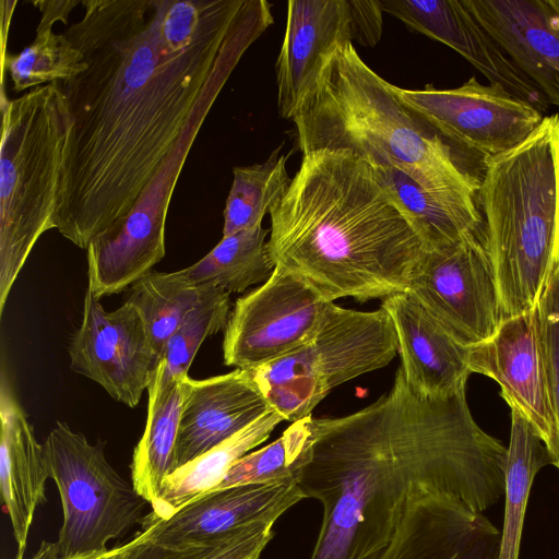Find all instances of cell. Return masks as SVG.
<instances>
[{
  "mask_svg": "<svg viewBox=\"0 0 559 559\" xmlns=\"http://www.w3.org/2000/svg\"><path fill=\"white\" fill-rule=\"evenodd\" d=\"M352 40L372 47L382 35V7L379 0H348Z\"/></svg>",
  "mask_w": 559,
  "mask_h": 559,
  "instance_id": "cell-35",
  "label": "cell"
},
{
  "mask_svg": "<svg viewBox=\"0 0 559 559\" xmlns=\"http://www.w3.org/2000/svg\"><path fill=\"white\" fill-rule=\"evenodd\" d=\"M501 531L445 496L417 495L380 559H497Z\"/></svg>",
  "mask_w": 559,
  "mask_h": 559,
  "instance_id": "cell-20",
  "label": "cell"
},
{
  "mask_svg": "<svg viewBox=\"0 0 559 559\" xmlns=\"http://www.w3.org/2000/svg\"><path fill=\"white\" fill-rule=\"evenodd\" d=\"M284 418L270 409L230 438L173 471L143 521L165 520L193 499L214 490L229 468L264 442Z\"/></svg>",
  "mask_w": 559,
  "mask_h": 559,
  "instance_id": "cell-23",
  "label": "cell"
},
{
  "mask_svg": "<svg viewBox=\"0 0 559 559\" xmlns=\"http://www.w3.org/2000/svg\"><path fill=\"white\" fill-rule=\"evenodd\" d=\"M468 368L496 381L500 395L534 427L551 462L558 432L551 406L536 306L506 318L484 342L469 346Z\"/></svg>",
  "mask_w": 559,
  "mask_h": 559,
  "instance_id": "cell-14",
  "label": "cell"
},
{
  "mask_svg": "<svg viewBox=\"0 0 559 559\" xmlns=\"http://www.w3.org/2000/svg\"><path fill=\"white\" fill-rule=\"evenodd\" d=\"M511 409L510 441L504 471V516L497 559H519L531 487L540 468L552 464L549 452L532 426Z\"/></svg>",
  "mask_w": 559,
  "mask_h": 559,
  "instance_id": "cell-26",
  "label": "cell"
},
{
  "mask_svg": "<svg viewBox=\"0 0 559 559\" xmlns=\"http://www.w3.org/2000/svg\"><path fill=\"white\" fill-rule=\"evenodd\" d=\"M409 28L451 47L481 72L543 114L548 102L496 39L472 14L464 0H379Z\"/></svg>",
  "mask_w": 559,
  "mask_h": 559,
  "instance_id": "cell-16",
  "label": "cell"
},
{
  "mask_svg": "<svg viewBox=\"0 0 559 559\" xmlns=\"http://www.w3.org/2000/svg\"><path fill=\"white\" fill-rule=\"evenodd\" d=\"M557 559H559V558H557Z\"/></svg>",
  "mask_w": 559,
  "mask_h": 559,
  "instance_id": "cell-41",
  "label": "cell"
},
{
  "mask_svg": "<svg viewBox=\"0 0 559 559\" xmlns=\"http://www.w3.org/2000/svg\"><path fill=\"white\" fill-rule=\"evenodd\" d=\"M548 2L559 20V0H548Z\"/></svg>",
  "mask_w": 559,
  "mask_h": 559,
  "instance_id": "cell-40",
  "label": "cell"
},
{
  "mask_svg": "<svg viewBox=\"0 0 559 559\" xmlns=\"http://www.w3.org/2000/svg\"><path fill=\"white\" fill-rule=\"evenodd\" d=\"M370 164L412 223L426 250L445 247L484 229V223L476 224L453 213L397 167Z\"/></svg>",
  "mask_w": 559,
  "mask_h": 559,
  "instance_id": "cell-27",
  "label": "cell"
},
{
  "mask_svg": "<svg viewBox=\"0 0 559 559\" xmlns=\"http://www.w3.org/2000/svg\"><path fill=\"white\" fill-rule=\"evenodd\" d=\"M121 547L107 548L102 552L72 559H120Z\"/></svg>",
  "mask_w": 559,
  "mask_h": 559,
  "instance_id": "cell-39",
  "label": "cell"
},
{
  "mask_svg": "<svg viewBox=\"0 0 559 559\" xmlns=\"http://www.w3.org/2000/svg\"><path fill=\"white\" fill-rule=\"evenodd\" d=\"M32 3L38 7L41 12V17L36 29V32H41L51 29L52 24L57 21L67 24L70 12L81 2L76 0H41L33 1Z\"/></svg>",
  "mask_w": 559,
  "mask_h": 559,
  "instance_id": "cell-36",
  "label": "cell"
},
{
  "mask_svg": "<svg viewBox=\"0 0 559 559\" xmlns=\"http://www.w3.org/2000/svg\"><path fill=\"white\" fill-rule=\"evenodd\" d=\"M272 522L248 525L210 543L168 547L141 538L138 534L121 545L120 559H259L274 537Z\"/></svg>",
  "mask_w": 559,
  "mask_h": 559,
  "instance_id": "cell-32",
  "label": "cell"
},
{
  "mask_svg": "<svg viewBox=\"0 0 559 559\" xmlns=\"http://www.w3.org/2000/svg\"><path fill=\"white\" fill-rule=\"evenodd\" d=\"M269 253L324 301L407 292L426 248L371 164L345 150L304 154L271 207Z\"/></svg>",
  "mask_w": 559,
  "mask_h": 559,
  "instance_id": "cell-3",
  "label": "cell"
},
{
  "mask_svg": "<svg viewBox=\"0 0 559 559\" xmlns=\"http://www.w3.org/2000/svg\"><path fill=\"white\" fill-rule=\"evenodd\" d=\"M230 314L229 293L213 288L183 317L167 341L157 369L165 377L188 376L204 340L225 330Z\"/></svg>",
  "mask_w": 559,
  "mask_h": 559,
  "instance_id": "cell-33",
  "label": "cell"
},
{
  "mask_svg": "<svg viewBox=\"0 0 559 559\" xmlns=\"http://www.w3.org/2000/svg\"><path fill=\"white\" fill-rule=\"evenodd\" d=\"M536 308L548 392L558 432L552 465L559 469V262L555 266Z\"/></svg>",
  "mask_w": 559,
  "mask_h": 559,
  "instance_id": "cell-34",
  "label": "cell"
},
{
  "mask_svg": "<svg viewBox=\"0 0 559 559\" xmlns=\"http://www.w3.org/2000/svg\"><path fill=\"white\" fill-rule=\"evenodd\" d=\"M269 231L260 225L223 236L206 255L176 274L188 285L216 287L229 294L266 282L275 269L265 241Z\"/></svg>",
  "mask_w": 559,
  "mask_h": 559,
  "instance_id": "cell-25",
  "label": "cell"
},
{
  "mask_svg": "<svg viewBox=\"0 0 559 559\" xmlns=\"http://www.w3.org/2000/svg\"><path fill=\"white\" fill-rule=\"evenodd\" d=\"M186 377H165L156 369L147 388L145 429L134 449L130 468L134 489L150 504L173 471Z\"/></svg>",
  "mask_w": 559,
  "mask_h": 559,
  "instance_id": "cell-24",
  "label": "cell"
},
{
  "mask_svg": "<svg viewBox=\"0 0 559 559\" xmlns=\"http://www.w3.org/2000/svg\"><path fill=\"white\" fill-rule=\"evenodd\" d=\"M312 444L313 417L310 415L292 423L274 442L239 459L215 489L297 479L310 459Z\"/></svg>",
  "mask_w": 559,
  "mask_h": 559,
  "instance_id": "cell-30",
  "label": "cell"
},
{
  "mask_svg": "<svg viewBox=\"0 0 559 559\" xmlns=\"http://www.w3.org/2000/svg\"><path fill=\"white\" fill-rule=\"evenodd\" d=\"M270 409L250 370L236 368L202 380L186 377L173 471L230 438Z\"/></svg>",
  "mask_w": 559,
  "mask_h": 559,
  "instance_id": "cell-18",
  "label": "cell"
},
{
  "mask_svg": "<svg viewBox=\"0 0 559 559\" xmlns=\"http://www.w3.org/2000/svg\"><path fill=\"white\" fill-rule=\"evenodd\" d=\"M293 121L302 154L345 150L393 165L453 213L484 223L477 205L484 170L414 114L352 43L336 50Z\"/></svg>",
  "mask_w": 559,
  "mask_h": 559,
  "instance_id": "cell-4",
  "label": "cell"
},
{
  "mask_svg": "<svg viewBox=\"0 0 559 559\" xmlns=\"http://www.w3.org/2000/svg\"><path fill=\"white\" fill-rule=\"evenodd\" d=\"M276 148L267 160L235 167L234 179L224 210L223 236L261 225L266 213L287 190L290 178L286 155Z\"/></svg>",
  "mask_w": 559,
  "mask_h": 559,
  "instance_id": "cell-28",
  "label": "cell"
},
{
  "mask_svg": "<svg viewBox=\"0 0 559 559\" xmlns=\"http://www.w3.org/2000/svg\"><path fill=\"white\" fill-rule=\"evenodd\" d=\"M64 31L87 68L60 82L71 115L55 225L87 249L124 218L199 99L273 23L265 0H84Z\"/></svg>",
  "mask_w": 559,
  "mask_h": 559,
  "instance_id": "cell-1",
  "label": "cell"
},
{
  "mask_svg": "<svg viewBox=\"0 0 559 559\" xmlns=\"http://www.w3.org/2000/svg\"><path fill=\"white\" fill-rule=\"evenodd\" d=\"M328 304L276 264L264 284L236 300L224 330V364L252 370L297 350L317 333Z\"/></svg>",
  "mask_w": 559,
  "mask_h": 559,
  "instance_id": "cell-11",
  "label": "cell"
},
{
  "mask_svg": "<svg viewBox=\"0 0 559 559\" xmlns=\"http://www.w3.org/2000/svg\"><path fill=\"white\" fill-rule=\"evenodd\" d=\"M352 43L348 0H290L276 61L277 106L293 119L336 50Z\"/></svg>",
  "mask_w": 559,
  "mask_h": 559,
  "instance_id": "cell-17",
  "label": "cell"
},
{
  "mask_svg": "<svg viewBox=\"0 0 559 559\" xmlns=\"http://www.w3.org/2000/svg\"><path fill=\"white\" fill-rule=\"evenodd\" d=\"M399 354L389 313L329 302L314 336L302 347L252 369L266 402L284 420L297 421L337 385L388 366Z\"/></svg>",
  "mask_w": 559,
  "mask_h": 559,
  "instance_id": "cell-7",
  "label": "cell"
},
{
  "mask_svg": "<svg viewBox=\"0 0 559 559\" xmlns=\"http://www.w3.org/2000/svg\"><path fill=\"white\" fill-rule=\"evenodd\" d=\"M213 288L216 287L188 285L176 272L154 270L131 286L127 300L140 310L159 361L167 341L186 313Z\"/></svg>",
  "mask_w": 559,
  "mask_h": 559,
  "instance_id": "cell-29",
  "label": "cell"
},
{
  "mask_svg": "<svg viewBox=\"0 0 559 559\" xmlns=\"http://www.w3.org/2000/svg\"><path fill=\"white\" fill-rule=\"evenodd\" d=\"M0 484L17 555L24 556L37 507L45 500L48 463L32 425L17 403L5 373L0 384Z\"/></svg>",
  "mask_w": 559,
  "mask_h": 559,
  "instance_id": "cell-22",
  "label": "cell"
},
{
  "mask_svg": "<svg viewBox=\"0 0 559 559\" xmlns=\"http://www.w3.org/2000/svg\"><path fill=\"white\" fill-rule=\"evenodd\" d=\"M507 448L474 420L466 388L417 394L401 370L391 390L338 418H313L311 455L297 476L323 507L309 559H380L411 500L439 495L483 513L504 495Z\"/></svg>",
  "mask_w": 559,
  "mask_h": 559,
  "instance_id": "cell-2",
  "label": "cell"
},
{
  "mask_svg": "<svg viewBox=\"0 0 559 559\" xmlns=\"http://www.w3.org/2000/svg\"><path fill=\"white\" fill-rule=\"evenodd\" d=\"M0 148V313L38 238L56 228L71 128L60 82L15 99L2 93Z\"/></svg>",
  "mask_w": 559,
  "mask_h": 559,
  "instance_id": "cell-6",
  "label": "cell"
},
{
  "mask_svg": "<svg viewBox=\"0 0 559 559\" xmlns=\"http://www.w3.org/2000/svg\"><path fill=\"white\" fill-rule=\"evenodd\" d=\"M477 205L502 318L533 309L559 262V112L485 162Z\"/></svg>",
  "mask_w": 559,
  "mask_h": 559,
  "instance_id": "cell-5",
  "label": "cell"
},
{
  "mask_svg": "<svg viewBox=\"0 0 559 559\" xmlns=\"http://www.w3.org/2000/svg\"><path fill=\"white\" fill-rule=\"evenodd\" d=\"M401 100L454 148L481 165L522 144L542 123L543 112L500 83L420 90L394 85Z\"/></svg>",
  "mask_w": 559,
  "mask_h": 559,
  "instance_id": "cell-10",
  "label": "cell"
},
{
  "mask_svg": "<svg viewBox=\"0 0 559 559\" xmlns=\"http://www.w3.org/2000/svg\"><path fill=\"white\" fill-rule=\"evenodd\" d=\"M16 1L1 0V35H2V56L4 57L5 40L10 27L12 14L14 12Z\"/></svg>",
  "mask_w": 559,
  "mask_h": 559,
  "instance_id": "cell-37",
  "label": "cell"
},
{
  "mask_svg": "<svg viewBox=\"0 0 559 559\" xmlns=\"http://www.w3.org/2000/svg\"><path fill=\"white\" fill-rule=\"evenodd\" d=\"M231 73L204 91L177 142L144 187L130 213L88 245L87 288L99 299L118 294L165 255V223L171 194L189 151Z\"/></svg>",
  "mask_w": 559,
  "mask_h": 559,
  "instance_id": "cell-9",
  "label": "cell"
},
{
  "mask_svg": "<svg viewBox=\"0 0 559 559\" xmlns=\"http://www.w3.org/2000/svg\"><path fill=\"white\" fill-rule=\"evenodd\" d=\"M69 357L74 372L95 381L129 407L138 405L159 365L140 310L127 300L107 311L88 288Z\"/></svg>",
  "mask_w": 559,
  "mask_h": 559,
  "instance_id": "cell-13",
  "label": "cell"
},
{
  "mask_svg": "<svg viewBox=\"0 0 559 559\" xmlns=\"http://www.w3.org/2000/svg\"><path fill=\"white\" fill-rule=\"evenodd\" d=\"M395 328L401 370L407 384L428 399L466 388L469 346L459 342L411 293L382 299Z\"/></svg>",
  "mask_w": 559,
  "mask_h": 559,
  "instance_id": "cell-19",
  "label": "cell"
},
{
  "mask_svg": "<svg viewBox=\"0 0 559 559\" xmlns=\"http://www.w3.org/2000/svg\"><path fill=\"white\" fill-rule=\"evenodd\" d=\"M15 559H24V556L16 555ZM29 559H59L57 544L43 540Z\"/></svg>",
  "mask_w": 559,
  "mask_h": 559,
  "instance_id": "cell-38",
  "label": "cell"
},
{
  "mask_svg": "<svg viewBox=\"0 0 559 559\" xmlns=\"http://www.w3.org/2000/svg\"><path fill=\"white\" fill-rule=\"evenodd\" d=\"M518 68L559 108V20L548 0H464Z\"/></svg>",
  "mask_w": 559,
  "mask_h": 559,
  "instance_id": "cell-21",
  "label": "cell"
},
{
  "mask_svg": "<svg viewBox=\"0 0 559 559\" xmlns=\"http://www.w3.org/2000/svg\"><path fill=\"white\" fill-rule=\"evenodd\" d=\"M43 447L62 504L59 559L102 552L109 540L142 523L148 502L108 463L102 442L92 444L57 423Z\"/></svg>",
  "mask_w": 559,
  "mask_h": 559,
  "instance_id": "cell-8",
  "label": "cell"
},
{
  "mask_svg": "<svg viewBox=\"0 0 559 559\" xmlns=\"http://www.w3.org/2000/svg\"><path fill=\"white\" fill-rule=\"evenodd\" d=\"M2 62L15 92L45 83L67 82L87 68L83 53L64 34H56L52 29L36 32L29 46L19 55H5Z\"/></svg>",
  "mask_w": 559,
  "mask_h": 559,
  "instance_id": "cell-31",
  "label": "cell"
},
{
  "mask_svg": "<svg viewBox=\"0 0 559 559\" xmlns=\"http://www.w3.org/2000/svg\"><path fill=\"white\" fill-rule=\"evenodd\" d=\"M302 499L296 478L215 489L168 519L142 521L138 535L168 547L202 545L248 525L275 523Z\"/></svg>",
  "mask_w": 559,
  "mask_h": 559,
  "instance_id": "cell-15",
  "label": "cell"
},
{
  "mask_svg": "<svg viewBox=\"0 0 559 559\" xmlns=\"http://www.w3.org/2000/svg\"><path fill=\"white\" fill-rule=\"evenodd\" d=\"M408 292L466 346L489 338L503 320L484 229L426 250Z\"/></svg>",
  "mask_w": 559,
  "mask_h": 559,
  "instance_id": "cell-12",
  "label": "cell"
}]
</instances>
